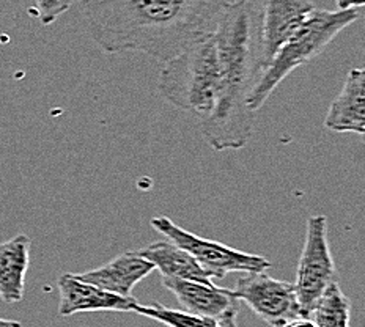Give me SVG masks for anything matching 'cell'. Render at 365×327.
I'll return each instance as SVG.
<instances>
[{"label": "cell", "mask_w": 365, "mask_h": 327, "mask_svg": "<svg viewBox=\"0 0 365 327\" xmlns=\"http://www.w3.org/2000/svg\"><path fill=\"white\" fill-rule=\"evenodd\" d=\"M230 0H79L91 40L106 54L142 52L167 62L215 32Z\"/></svg>", "instance_id": "cell-1"}, {"label": "cell", "mask_w": 365, "mask_h": 327, "mask_svg": "<svg viewBox=\"0 0 365 327\" xmlns=\"http://www.w3.org/2000/svg\"><path fill=\"white\" fill-rule=\"evenodd\" d=\"M219 87L215 109L200 120L202 134L215 151L245 148L254 131L249 98L260 79V11L250 0L228 2L215 28Z\"/></svg>", "instance_id": "cell-2"}, {"label": "cell", "mask_w": 365, "mask_h": 327, "mask_svg": "<svg viewBox=\"0 0 365 327\" xmlns=\"http://www.w3.org/2000/svg\"><path fill=\"white\" fill-rule=\"evenodd\" d=\"M359 19V10H317L314 9L298 30L280 46L271 62L263 68L260 79L249 98V109L257 112L268 101L284 79L296 68L318 57L336 36Z\"/></svg>", "instance_id": "cell-3"}, {"label": "cell", "mask_w": 365, "mask_h": 327, "mask_svg": "<svg viewBox=\"0 0 365 327\" xmlns=\"http://www.w3.org/2000/svg\"><path fill=\"white\" fill-rule=\"evenodd\" d=\"M158 87L167 103L205 118L215 109L219 87V56L215 33L187 46L167 60Z\"/></svg>", "instance_id": "cell-4"}, {"label": "cell", "mask_w": 365, "mask_h": 327, "mask_svg": "<svg viewBox=\"0 0 365 327\" xmlns=\"http://www.w3.org/2000/svg\"><path fill=\"white\" fill-rule=\"evenodd\" d=\"M151 227L161 233L167 241L173 242L178 247L195 258L202 269L208 274L211 280L224 279L230 272H262L271 268V261L264 256L254 255L228 247L222 242L207 239L185 230L169 217L158 216L151 219Z\"/></svg>", "instance_id": "cell-5"}, {"label": "cell", "mask_w": 365, "mask_h": 327, "mask_svg": "<svg viewBox=\"0 0 365 327\" xmlns=\"http://www.w3.org/2000/svg\"><path fill=\"white\" fill-rule=\"evenodd\" d=\"M334 282H337L336 263L328 241V219L323 214L310 216L293 282L296 299L304 316H310L319 298Z\"/></svg>", "instance_id": "cell-6"}, {"label": "cell", "mask_w": 365, "mask_h": 327, "mask_svg": "<svg viewBox=\"0 0 365 327\" xmlns=\"http://www.w3.org/2000/svg\"><path fill=\"white\" fill-rule=\"evenodd\" d=\"M230 290L233 299L246 303L271 327H282L292 319L304 316L292 282L274 279L262 272H242Z\"/></svg>", "instance_id": "cell-7"}, {"label": "cell", "mask_w": 365, "mask_h": 327, "mask_svg": "<svg viewBox=\"0 0 365 327\" xmlns=\"http://www.w3.org/2000/svg\"><path fill=\"white\" fill-rule=\"evenodd\" d=\"M315 6L312 0H262V63L268 65L276 52L302 24Z\"/></svg>", "instance_id": "cell-8"}, {"label": "cell", "mask_w": 365, "mask_h": 327, "mask_svg": "<svg viewBox=\"0 0 365 327\" xmlns=\"http://www.w3.org/2000/svg\"><path fill=\"white\" fill-rule=\"evenodd\" d=\"M58 315L71 316L91 311H134L139 303L134 296H118L83 282L76 274L65 272L57 280Z\"/></svg>", "instance_id": "cell-9"}, {"label": "cell", "mask_w": 365, "mask_h": 327, "mask_svg": "<svg viewBox=\"0 0 365 327\" xmlns=\"http://www.w3.org/2000/svg\"><path fill=\"white\" fill-rule=\"evenodd\" d=\"M161 282L165 290L177 298L182 310L189 313L219 321L228 311L238 310V301L233 299L227 288L180 279H161Z\"/></svg>", "instance_id": "cell-10"}, {"label": "cell", "mask_w": 365, "mask_h": 327, "mask_svg": "<svg viewBox=\"0 0 365 327\" xmlns=\"http://www.w3.org/2000/svg\"><path fill=\"white\" fill-rule=\"evenodd\" d=\"M155 271V266L137 252H125L100 268L76 274L87 284L118 296L129 298L134 286Z\"/></svg>", "instance_id": "cell-11"}, {"label": "cell", "mask_w": 365, "mask_h": 327, "mask_svg": "<svg viewBox=\"0 0 365 327\" xmlns=\"http://www.w3.org/2000/svg\"><path fill=\"white\" fill-rule=\"evenodd\" d=\"M324 128L334 133L365 131V71L353 68L346 74L344 88L326 113Z\"/></svg>", "instance_id": "cell-12"}, {"label": "cell", "mask_w": 365, "mask_h": 327, "mask_svg": "<svg viewBox=\"0 0 365 327\" xmlns=\"http://www.w3.org/2000/svg\"><path fill=\"white\" fill-rule=\"evenodd\" d=\"M32 241L27 234L0 242V299L6 303L24 298L26 276L30 263Z\"/></svg>", "instance_id": "cell-13"}, {"label": "cell", "mask_w": 365, "mask_h": 327, "mask_svg": "<svg viewBox=\"0 0 365 327\" xmlns=\"http://www.w3.org/2000/svg\"><path fill=\"white\" fill-rule=\"evenodd\" d=\"M142 258H145L155 269L161 274V279H180L194 280L202 284H215L202 266L195 261V258L189 255L170 241H159L140 250H137Z\"/></svg>", "instance_id": "cell-14"}, {"label": "cell", "mask_w": 365, "mask_h": 327, "mask_svg": "<svg viewBox=\"0 0 365 327\" xmlns=\"http://www.w3.org/2000/svg\"><path fill=\"white\" fill-rule=\"evenodd\" d=\"M317 327H349L351 326V302L341 291L337 282L328 286L312 310Z\"/></svg>", "instance_id": "cell-15"}, {"label": "cell", "mask_w": 365, "mask_h": 327, "mask_svg": "<svg viewBox=\"0 0 365 327\" xmlns=\"http://www.w3.org/2000/svg\"><path fill=\"white\" fill-rule=\"evenodd\" d=\"M133 313L155 319V321L164 324L165 327H220L217 319L189 313L186 310L169 308L158 302L151 303V306L137 303Z\"/></svg>", "instance_id": "cell-16"}, {"label": "cell", "mask_w": 365, "mask_h": 327, "mask_svg": "<svg viewBox=\"0 0 365 327\" xmlns=\"http://www.w3.org/2000/svg\"><path fill=\"white\" fill-rule=\"evenodd\" d=\"M36 16L43 26H51L71 9L74 0H34Z\"/></svg>", "instance_id": "cell-17"}, {"label": "cell", "mask_w": 365, "mask_h": 327, "mask_svg": "<svg viewBox=\"0 0 365 327\" xmlns=\"http://www.w3.org/2000/svg\"><path fill=\"white\" fill-rule=\"evenodd\" d=\"M339 10H359L364 6L365 0H336Z\"/></svg>", "instance_id": "cell-18"}, {"label": "cell", "mask_w": 365, "mask_h": 327, "mask_svg": "<svg viewBox=\"0 0 365 327\" xmlns=\"http://www.w3.org/2000/svg\"><path fill=\"white\" fill-rule=\"evenodd\" d=\"M282 327H317L315 321L309 316H298L292 319V321L285 323Z\"/></svg>", "instance_id": "cell-19"}, {"label": "cell", "mask_w": 365, "mask_h": 327, "mask_svg": "<svg viewBox=\"0 0 365 327\" xmlns=\"http://www.w3.org/2000/svg\"><path fill=\"white\" fill-rule=\"evenodd\" d=\"M237 315H238V310H233V311H228L225 316H222L219 319V324L220 327H238L237 323Z\"/></svg>", "instance_id": "cell-20"}, {"label": "cell", "mask_w": 365, "mask_h": 327, "mask_svg": "<svg viewBox=\"0 0 365 327\" xmlns=\"http://www.w3.org/2000/svg\"><path fill=\"white\" fill-rule=\"evenodd\" d=\"M0 327H22V324L19 321H14V319L0 318Z\"/></svg>", "instance_id": "cell-21"}]
</instances>
